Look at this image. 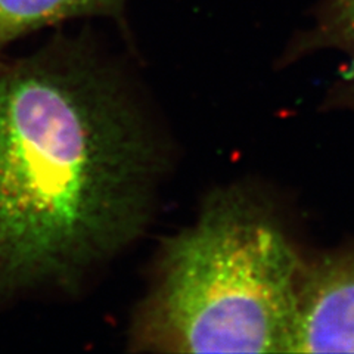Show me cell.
<instances>
[{
    "mask_svg": "<svg viewBox=\"0 0 354 354\" xmlns=\"http://www.w3.org/2000/svg\"><path fill=\"white\" fill-rule=\"evenodd\" d=\"M161 155L139 109L83 44L0 71V300L73 286L136 239Z\"/></svg>",
    "mask_w": 354,
    "mask_h": 354,
    "instance_id": "cell-1",
    "label": "cell"
},
{
    "mask_svg": "<svg viewBox=\"0 0 354 354\" xmlns=\"http://www.w3.org/2000/svg\"><path fill=\"white\" fill-rule=\"evenodd\" d=\"M300 266L256 199L218 191L164 242L131 330L153 353H291Z\"/></svg>",
    "mask_w": 354,
    "mask_h": 354,
    "instance_id": "cell-2",
    "label": "cell"
},
{
    "mask_svg": "<svg viewBox=\"0 0 354 354\" xmlns=\"http://www.w3.org/2000/svg\"><path fill=\"white\" fill-rule=\"evenodd\" d=\"M291 353H354V248L300 274Z\"/></svg>",
    "mask_w": 354,
    "mask_h": 354,
    "instance_id": "cell-3",
    "label": "cell"
},
{
    "mask_svg": "<svg viewBox=\"0 0 354 354\" xmlns=\"http://www.w3.org/2000/svg\"><path fill=\"white\" fill-rule=\"evenodd\" d=\"M124 0H0V48L32 31L79 17H118Z\"/></svg>",
    "mask_w": 354,
    "mask_h": 354,
    "instance_id": "cell-4",
    "label": "cell"
},
{
    "mask_svg": "<svg viewBox=\"0 0 354 354\" xmlns=\"http://www.w3.org/2000/svg\"><path fill=\"white\" fill-rule=\"evenodd\" d=\"M316 17L315 28L298 48H337L354 66V0H320Z\"/></svg>",
    "mask_w": 354,
    "mask_h": 354,
    "instance_id": "cell-5",
    "label": "cell"
},
{
    "mask_svg": "<svg viewBox=\"0 0 354 354\" xmlns=\"http://www.w3.org/2000/svg\"><path fill=\"white\" fill-rule=\"evenodd\" d=\"M5 68H6V64H5L2 59H0V71L5 70Z\"/></svg>",
    "mask_w": 354,
    "mask_h": 354,
    "instance_id": "cell-6",
    "label": "cell"
}]
</instances>
